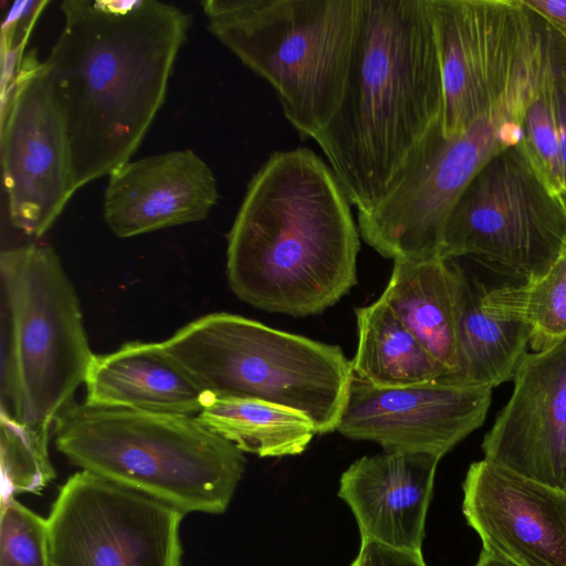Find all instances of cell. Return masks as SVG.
Here are the masks:
<instances>
[{"label": "cell", "instance_id": "cell-1", "mask_svg": "<svg viewBox=\"0 0 566 566\" xmlns=\"http://www.w3.org/2000/svg\"><path fill=\"white\" fill-rule=\"evenodd\" d=\"M61 11L42 65L78 190L132 159L165 102L191 17L155 0H66Z\"/></svg>", "mask_w": 566, "mask_h": 566}, {"label": "cell", "instance_id": "cell-2", "mask_svg": "<svg viewBox=\"0 0 566 566\" xmlns=\"http://www.w3.org/2000/svg\"><path fill=\"white\" fill-rule=\"evenodd\" d=\"M443 91L428 0H358L340 104L315 138L358 213L381 203L442 133Z\"/></svg>", "mask_w": 566, "mask_h": 566}, {"label": "cell", "instance_id": "cell-3", "mask_svg": "<svg viewBox=\"0 0 566 566\" xmlns=\"http://www.w3.org/2000/svg\"><path fill=\"white\" fill-rule=\"evenodd\" d=\"M359 249L329 165L310 148L277 150L249 181L227 234V279L259 310L315 315L356 285Z\"/></svg>", "mask_w": 566, "mask_h": 566}, {"label": "cell", "instance_id": "cell-4", "mask_svg": "<svg viewBox=\"0 0 566 566\" xmlns=\"http://www.w3.org/2000/svg\"><path fill=\"white\" fill-rule=\"evenodd\" d=\"M53 434L73 465L184 514L223 513L245 469L243 452L197 416L74 402Z\"/></svg>", "mask_w": 566, "mask_h": 566}, {"label": "cell", "instance_id": "cell-5", "mask_svg": "<svg viewBox=\"0 0 566 566\" xmlns=\"http://www.w3.org/2000/svg\"><path fill=\"white\" fill-rule=\"evenodd\" d=\"M208 29L273 88L302 139L315 138L344 93L358 0H207Z\"/></svg>", "mask_w": 566, "mask_h": 566}, {"label": "cell", "instance_id": "cell-6", "mask_svg": "<svg viewBox=\"0 0 566 566\" xmlns=\"http://www.w3.org/2000/svg\"><path fill=\"white\" fill-rule=\"evenodd\" d=\"M216 398H250L305 415L317 433L337 430L352 384L337 345L231 313H210L161 342Z\"/></svg>", "mask_w": 566, "mask_h": 566}, {"label": "cell", "instance_id": "cell-7", "mask_svg": "<svg viewBox=\"0 0 566 566\" xmlns=\"http://www.w3.org/2000/svg\"><path fill=\"white\" fill-rule=\"evenodd\" d=\"M9 317L2 394L19 423L50 431L74 403L94 357L75 289L54 250L29 243L0 255Z\"/></svg>", "mask_w": 566, "mask_h": 566}, {"label": "cell", "instance_id": "cell-8", "mask_svg": "<svg viewBox=\"0 0 566 566\" xmlns=\"http://www.w3.org/2000/svg\"><path fill=\"white\" fill-rule=\"evenodd\" d=\"M566 245V207L520 142L478 171L444 226L440 259H468L516 283L543 276Z\"/></svg>", "mask_w": 566, "mask_h": 566}, {"label": "cell", "instance_id": "cell-9", "mask_svg": "<svg viewBox=\"0 0 566 566\" xmlns=\"http://www.w3.org/2000/svg\"><path fill=\"white\" fill-rule=\"evenodd\" d=\"M542 69L535 65L460 136L437 134L402 184L375 209L358 213L363 240L394 261L440 259L446 222L465 187L490 158L521 140V116Z\"/></svg>", "mask_w": 566, "mask_h": 566}, {"label": "cell", "instance_id": "cell-10", "mask_svg": "<svg viewBox=\"0 0 566 566\" xmlns=\"http://www.w3.org/2000/svg\"><path fill=\"white\" fill-rule=\"evenodd\" d=\"M443 91L442 136L463 134L542 59L551 28L522 0H428Z\"/></svg>", "mask_w": 566, "mask_h": 566}, {"label": "cell", "instance_id": "cell-11", "mask_svg": "<svg viewBox=\"0 0 566 566\" xmlns=\"http://www.w3.org/2000/svg\"><path fill=\"white\" fill-rule=\"evenodd\" d=\"M184 516L81 470L62 485L48 517L51 566H181Z\"/></svg>", "mask_w": 566, "mask_h": 566}, {"label": "cell", "instance_id": "cell-12", "mask_svg": "<svg viewBox=\"0 0 566 566\" xmlns=\"http://www.w3.org/2000/svg\"><path fill=\"white\" fill-rule=\"evenodd\" d=\"M4 92L1 163L9 217L14 228L40 238L76 191L67 134L33 53Z\"/></svg>", "mask_w": 566, "mask_h": 566}, {"label": "cell", "instance_id": "cell-13", "mask_svg": "<svg viewBox=\"0 0 566 566\" xmlns=\"http://www.w3.org/2000/svg\"><path fill=\"white\" fill-rule=\"evenodd\" d=\"M492 389L438 379L406 388H375L352 380L337 431L384 451L427 453L441 459L480 428Z\"/></svg>", "mask_w": 566, "mask_h": 566}, {"label": "cell", "instance_id": "cell-14", "mask_svg": "<svg viewBox=\"0 0 566 566\" xmlns=\"http://www.w3.org/2000/svg\"><path fill=\"white\" fill-rule=\"evenodd\" d=\"M462 490L483 549L517 566H566V491L484 458L471 463Z\"/></svg>", "mask_w": 566, "mask_h": 566}, {"label": "cell", "instance_id": "cell-15", "mask_svg": "<svg viewBox=\"0 0 566 566\" xmlns=\"http://www.w3.org/2000/svg\"><path fill=\"white\" fill-rule=\"evenodd\" d=\"M513 390L485 433L484 459L566 491V340L527 352Z\"/></svg>", "mask_w": 566, "mask_h": 566}, {"label": "cell", "instance_id": "cell-16", "mask_svg": "<svg viewBox=\"0 0 566 566\" xmlns=\"http://www.w3.org/2000/svg\"><path fill=\"white\" fill-rule=\"evenodd\" d=\"M218 200L210 167L190 149L129 160L108 176L104 219L118 238L198 222Z\"/></svg>", "mask_w": 566, "mask_h": 566}, {"label": "cell", "instance_id": "cell-17", "mask_svg": "<svg viewBox=\"0 0 566 566\" xmlns=\"http://www.w3.org/2000/svg\"><path fill=\"white\" fill-rule=\"evenodd\" d=\"M439 461L427 453L384 451L357 459L343 472L338 496L355 516L361 539L421 552Z\"/></svg>", "mask_w": 566, "mask_h": 566}, {"label": "cell", "instance_id": "cell-18", "mask_svg": "<svg viewBox=\"0 0 566 566\" xmlns=\"http://www.w3.org/2000/svg\"><path fill=\"white\" fill-rule=\"evenodd\" d=\"M85 386L84 402L102 408L198 416L216 398L163 343L129 342L94 354Z\"/></svg>", "mask_w": 566, "mask_h": 566}, {"label": "cell", "instance_id": "cell-19", "mask_svg": "<svg viewBox=\"0 0 566 566\" xmlns=\"http://www.w3.org/2000/svg\"><path fill=\"white\" fill-rule=\"evenodd\" d=\"M450 261L458 277V368L440 379L493 389L513 379L530 347L531 328L492 302L490 283L474 262Z\"/></svg>", "mask_w": 566, "mask_h": 566}, {"label": "cell", "instance_id": "cell-20", "mask_svg": "<svg viewBox=\"0 0 566 566\" xmlns=\"http://www.w3.org/2000/svg\"><path fill=\"white\" fill-rule=\"evenodd\" d=\"M378 300L443 366L447 376L457 371L458 277L450 260H395Z\"/></svg>", "mask_w": 566, "mask_h": 566}, {"label": "cell", "instance_id": "cell-21", "mask_svg": "<svg viewBox=\"0 0 566 566\" xmlns=\"http://www.w3.org/2000/svg\"><path fill=\"white\" fill-rule=\"evenodd\" d=\"M357 348L353 380L375 388H406L447 376L443 366L380 300L355 308Z\"/></svg>", "mask_w": 566, "mask_h": 566}, {"label": "cell", "instance_id": "cell-22", "mask_svg": "<svg viewBox=\"0 0 566 566\" xmlns=\"http://www.w3.org/2000/svg\"><path fill=\"white\" fill-rule=\"evenodd\" d=\"M197 417L242 452L262 458L300 454L317 433L305 415L259 399L214 398Z\"/></svg>", "mask_w": 566, "mask_h": 566}, {"label": "cell", "instance_id": "cell-23", "mask_svg": "<svg viewBox=\"0 0 566 566\" xmlns=\"http://www.w3.org/2000/svg\"><path fill=\"white\" fill-rule=\"evenodd\" d=\"M489 296L505 312L531 328L532 352L551 349L566 340V245L539 279L516 283L501 277L489 287Z\"/></svg>", "mask_w": 566, "mask_h": 566}, {"label": "cell", "instance_id": "cell-24", "mask_svg": "<svg viewBox=\"0 0 566 566\" xmlns=\"http://www.w3.org/2000/svg\"><path fill=\"white\" fill-rule=\"evenodd\" d=\"M552 44L553 30L546 62L521 116L520 144L546 186L562 200L564 185L554 97Z\"/></svg>", "mask_w": 566, "mask_h": 566}, {"label": "cell", "instance_id": "cell-25", "mask_svg": "<svg viewBox=\"0 0 566 566\" xmlns=\"http://www.w3.org/2000/svg\"><path fill=\"white\" fill-rule=\"evenodd\" d=\"M50 431L19 423L1 410V500L40 494L54 479Z\"/></svg>", "mask_w": 566, "mask_h": 566}, {"label": "cell", "instance_id": "cell-26", "mask_svg": "<svg viewBox=\"0 0 566 566\" xmlns=\"http://www.w3.org/2000/svg\"><path fill=\"white\" fill-rule=\"evenodd\" d=\"M0 566H51L48 518L15 497L1 500Z\"/></svg>", "mask_w": 566, "mask_h": 566}, {"label": "cell", "instance_id": "cell-27", "mask_svg": "<svg viewBox=\"0 0 566 566\" xmlns=\"http://www.w3.org/2000/svg\"><path fill=\"white\" fill-rule=\"evenodd\" d=\"M552 62L554 97L559 135V156L564 185L562 201L566 207V39L554 30Z\"/></svg>", "mask_w": 566, "mask_h": 566}, {"label": "cell", "instance_id": "cell-28", "mask_svg": "<svg viewBox=\"0 0 566 566\" xmlns=\"http://www.w3.org/2000/svg\"><path fill=\"white\" fill-rule=\"evenodd\" d=\"M350 566H427L421 552H411L361 539L359 552Z\"/></svg>", "mask_w": 566, "mask_h": 566}, {"label": "cell", "instance_id": "cell-29", "mask_svg": "<svg viewBox=\"0 0 566 566\" xmlns=\"http://www.w3.org/2000/svg\"><path fill=\"white\" fill-rule=\"evenodd\" d=\"M522 2L566 39V0H522Z\"/></svg>", "mask_w": 566, "mask_h": 566}, {"label": "cell", "instance_id": "cell-30", "mask_svg": "<svg viewBox=\"0 0 566 566\" xmlns=\"http://www.w3.org/2000/svg\"><path fill=\"white\" fill-rule=\"evenodd\" d=\"M475 566H517L516 564L503 558L486 549L481 551L480 557Z\"/></svg>", "mask_w": 566, "mask_h": 566}]
</instances>
